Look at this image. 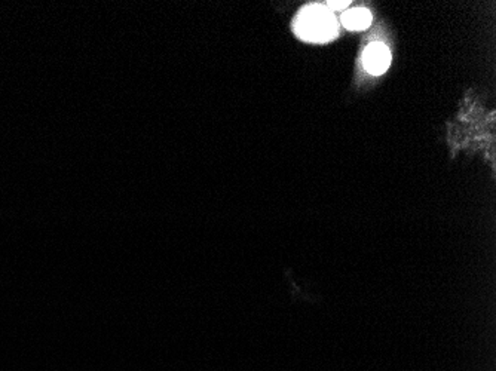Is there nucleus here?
Instances as JSON below:
<instances>
[{
	"label": "nucleus",
	"instance_id": "obj_2",
	"mask_svg": "<svg viewBox=\"0 0 496 371\" xmlns=\"http://www.w3.org/2000/svg\"><path fill=\"white\" fill-rule=\"evenodd\" d=\"M362 63L371 75H382L391 64V52L383 43L374 42L366 48L362 54Z\"/></svg>",
	"mask_w": 496,
	"mask_h": 371
},
{
	"label": "nucleus",
	"instance_id": "obj_1",
	"mask_svg": "<svg viewBox=\"0 0 496 371\" xmlns=\"http://www.w3.org/2000/svg\"><path fill=\"white\" fill-rule=\"evenodd\" d=\"M295 30L304 41L327 42L337 34V21L327 6L312 5L300 12Z\"/></svg>",
	"mask_w": 496,
	"mask_h": 371
},
{
	"label": "nucleus",
	"instance_id": "obj_4",
	"mask_svg": "<svg viewBox=\"0 0 496 371\" xmlns=\"http://www.w3.org/2000/svg\"><path fill=\"white\" fill-rule=\"evenodd\" d=\"M329 9H343L349 5V2H329Z\"/></svg>",
	"mask_w": 496,
	"mask_h": 371
},
{
	"label": "nucleus",
	"instance_id": "obj_3",
	"mask_svg": "<svg viewBox=\"0 0 496 371\" xmlns=\"http://www.w3.org/2000/svg\"><path fill=\"white\" fill-rule=\"evenodd\" d=\"M342 22L348 30H364L371 24V14L364 8H355L345 12Z\"/></svg>",
	"mask_w": 496,
	"mask_h": 371
}]
</instances>
